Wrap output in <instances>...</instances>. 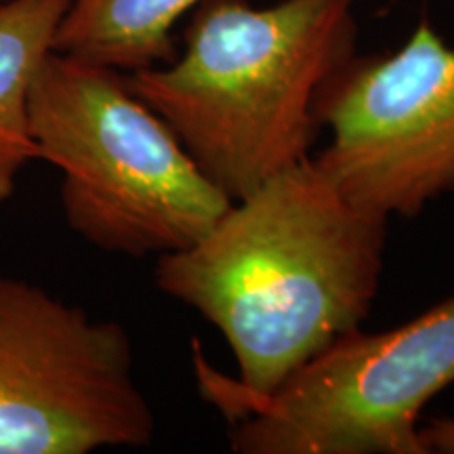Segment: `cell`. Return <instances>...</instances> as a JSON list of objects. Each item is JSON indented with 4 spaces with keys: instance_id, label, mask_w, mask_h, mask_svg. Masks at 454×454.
Masks as SVG:
<instances>
[{
    "instance_id": "1",
    "label": "cell",
    "mask_w": 454,
    "mask_h": 454,
    "mask_svg": "<svg viewBox=\"0 0 454 454\" xmlns=\"http://www.w3.org/2000/svg\"><path fill=\"white\" fill-rule=\"evenodd\" d=\"M389 221L366 213L314 156L231 202L184 251L156 259V286L230 345L238 379L194 348L196 381L215 408L265 397L357 331L381 288Z\"/></svg>"
},
{
    "instance_id": "2",
    "label": "cell",
    "mask_w": 454,
    "mask_h": 454,
    "mask_svg": "<svg viewBox=\"0 0 454 454\" xmlns=\"http://www.w3.org/2000/svg\"><path fill=\"white\" fill-rule=\"evenodd\" d=\"M356 44V0H202L184 49L127 81L236 202L311 158L322 90Z\"/></svg>"
},
{
    "instance_id": "3",
    "label": "cell",
    "mask_w": 454,
    "mask_h": 454,
    "mask_svg": "<svg viewBox=\"0 0 454 454\" xmlns=\"http://www.w3.org/2000/svg\"><path fill=\"white\" fill-rule=\"evenodd\" d=\"M30 130L38 160L59 168L70 230L106 253L184 251L234 202L112 67L51 51L32 84Z\"/></svg>"
},
{
    "instance_id": "4",
    "label": "cell",
    "mask_w": 454,
    "mask_h": 454,
    "mask_svg": "<svg viewBox=\"0 0 454 454\" xmlns=\"http://www.w3.org/2000/svg\"><path fill=\"white\" fill-rule=\"evenodd\" d=\"M454 383V297L406 325L362 328L274 394L219 406L238 454H425V406Z\"/></svg>"
},
{
    "instance_id": "5",
    "label": "cell",
    "mask_w": 454,
    "mask_h": 454,
    "mask_svg": "<svg viewBox=\"0 0 454 454\" xmlns=\"http://www.w3.org/2000/svg\"><path fill=\"white\" fill-rule=\"evenodd\" d=\"M154 435L124 326L0 276V454L144 448Z\"/></svg>"
},
{
    "instance_id": "6",
    "label": "cell",
    "mask_w": 454,
    "mask_h": 454,
    "mask_svg": "<svg viewBox=\"0 0 454 454\" xmlns=\"http://www.w3.org/2000/svg\"><path fill=\"white\" fill-rule=\"evenodd\" d=\"M314 160L366 213L412 219L454 194V47L427 17L400 47L354 55L322 90Z\"/></svg>"
},
{
    "instance_id": "7",
    "label": "cell",
    "mask_w": 454,
    "mask_h": 454,
    "mask_svg": "<svg viewBox=\"0 0 454 454\" xmlns=\"http://www.w3.org/2000/svg\"><path fill=\"white\" fill-rule=\"evenodd\" d=\"M202 0H70L53 51L130 74L177 55L173 30Z\"/></svg>"
},
{
    "instance_id": "8",
    "label": "cell",
    "mask_w": 454,
    "mask_h": 454,
    "mask_svg": "<svg viewBox=\"0 0 454 454\" xmlns=\"http://www.w3.org/2000/svg\"><path fill=\"white\" fill-rule=\"evenodd\" d=\"M67 7L70 0H0V204L26 164L38 160L30 93Z\"/></svg>"
},
{
    "instance_id": "9",
    "label": "cell",
    "mask_w": 454,
    "mask_h": 454,
    "mask_svg": "<svg viewBox=\"0 0 454 454\" xmlns=\"http://www.w3.org/2000/svg\"><path fill=\"white\" fill-rule=\"evenodd\" d=\"M419 440L425 454H454V419H431L421 423Z\"/></svg>"
}]
</instances>
